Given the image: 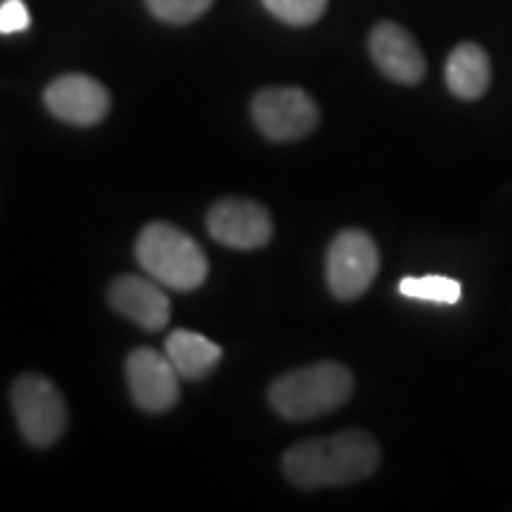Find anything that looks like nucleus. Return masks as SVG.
I'll return each instance as SVG.
<instances>
[{
    "label": "nucleus",
    "mask_w": 512,
    "mask_h": 512,
    "mask_svg": "<svg viewBox=\"0 0 512 512\" xmlns=\"http://www.w3.org/2000/svg\"><path fill=\"white\" fill-rule=\"evenodd\" d=\"M380 460L382 451L373 434L344 430L294 444L283 456V470L299 489H323L373 477Z\"/></svg>",
    "instance_id": "nucleus-1"
},
{
    "label": "nucleus",
    "mask_w": 512,
    "mask_h": 512,
    "mask_svg": "<svg viewBox=\"0 0 512 512\" xmlns=\"http://www.w3.org/2000/svg\"><path fill=\"white\" fill-rule=\"evenodd\" d=\"M354 392V375L335 361L290 370L268 389V401L285 420L302 422L337 411Z\"/></svg>",
    "instance_id": "nucleus-2"
},
{
    "label": "nucleus",
    "mask_w": 512,
    "mask_h": 512,
    "mask_svg": "<svg viewBox=\"0 0 512 512\" xmlns=\"http://www.w3.org/2000/svg\"><path fill=\"white\" fill-rule=\"evenodd\" d=\"M136 256L147 275L176 292L197 290L209 275L204 249L181 228L164 221H155L140 230Z\"/></svg>",
    "instance_id": "nucleus-3"
},
{
    "label": "nucleus",
    "mask_w": 512,
    "mask_h": 512,
    "mask_svg": "<svg viewBox=\"0 0 512 512\" xmlns=\"http://www.w3.org/2000/svg\"><path fill=\"white\" fill-rule=\"evenodd\" d=\"M10 399L19 432L31 446H53L67 430V403L48 377H17V382L12 384Z\"/></svg>",
    "instance_id": "nucleus-4"
},
{
    "label": "nucleus",
    "mask_w": 512,
    "mask_h": 512,
    "mask_svg": "<svg viewBox=\"0 0 512 512\" xmlns=\"http://www.w3.org/2000/svg\"><path fill=\"white\" fill-rule=\"evenodd\" d=\"M380 271V252L366 230L349 228L335 235L325 259V278L339 302L363 297Z\"/></svg>",
    "instance_id": "nucleus-5"
},
{
    "label": "nucleus",
    "mask_w": 512,
    "mask_h": 512,
    "mask_svg": "<svg viewBox=\"0 0 512 512\" xmlns=\"http://www.w3.org/2000/svg\"><path fill=\"white\" fill-rule=\"evenodd\" d=\"M252 119L268 140L292 143L316 131L320 110L304 88L273 86L254 95Z\"/></svg>",
    "instance_id": "nucleus-6"
},
{
    "label": "nucleus",
    "mask_w": 512,
    "mask_h": 512,
    "mask_svg": "<svg viewBox=\"0 0 512 512\" xmlns=\"http://www.w3.org/2000/svg\"><path fill=\"white\" fill-rule=\"evenodd\" d=\"M209 235L230 249H259L273 238V221L264 204L245 197L219 200L207 214Z\"/></svg>",
    "instance_id": "nucleus-7"
},
{
    "label": "nucleus",
    "mask_w": 512,
    "mask_h": 512,
    "mask_svg": "<svg viewBox=\"0 0 512 512\" xmlns=\"http://www.w3.org/2000/svg\"><path fill=\"white\" fill-rule=\"evenodd\" d=\"M48 112L64 124L95 126L110 114V91L88 74H64L50 81L43 93Z\"/></svg>",
    "instance_id": "nucleus-8"
},
{
    "label": "nucleus",
    "mask_w": 512,
    "mask_h": 512,
    "mask_svg": "<svg viewBox=\"0 0 512 512\" xmlns=\"http://www.w3.org/2000/svg\"><path fill=\"white\" fill-rule=\"evenodd\" d=\"M126 377L133 401L145 413H164L176 406L181 394V375L169 356L150 347H140L128 356Z\"/></svg>",
    "instance_id": "nucleus-9"
},
{
    "label": "nucleus",
    "mask_w": 512,
    "mask_h": 512,
    "mask_svg": "<svg viewBox=\"0 0 512 512\" xmlns=\"http://www.w3.org/2000/svg\"><path fill=\"white\" fill-rule=\"evenodd\" d=\"M368 53L373 57L375 67L389 81L401 83V86H418L425 79V55H422L418 41L401 24L377 22L370 29Z\"/></svg>",
    "instance_id": "nucleus-10"
},
{
    "label": "nucleus",
    "mask_w": 512,
    "mask_h": 512,
    "mask_svg": "<svg viewBox=\"0 0 512 512\" xmlns=\"http://www.w3.org/2000/svg\"><path fill=\"white\" fill-rule=\"evenodd\" d=\"M110 302L121 316L131 318L143 330L159 332L171 320V302L164 290L140 275H121L110 287Z\"/></svg>",
    "instance_id": "nucleus-11"
},
{
    "label": "nucleus",
    "mask_w": 512,
    "mask_h": 512,
    "mask_svg": "<svg viewBox=\"0 0 512 512\" xmlns=\"http://www.w3.org/2000/svg\"><path fill=\"white\" fill-rule=\"evenodd\" d=\"M446 86L460 100H479L491 86V60L479 43H460L446 57Z\"/></svg>",
    "instance_id": "nucleus-12"
},
{
    "label": "nucleus",
    "mask_w": 512,
    "mask_h": 512,
    "mask_svg": "<svg viewBox=\"0 0 512 512\" xmlns=\"http://www.w3.org/2000/svg\"><path fill=\"white\" fill-rule=\"evenodd\" d=\"M164 354L183 380H202L221 363L223 349L200 332L176 330L166 339Z\"/></svg>",
    "instance_id": "nucleus-13"
},
{
    "label": "nucleus",
    "mask_w": 512,
    "mask_h": 512,
    "mask_svg": "<svg viewBox=\"0 0 512 512\" xmlns=\"http://www.w3.org/2000/svg\"><path fill=\"white\" fill-rule=\"evenodd\" d=\"M399 292L403 297L420 299V302L458 304L463 287L458 280L446 278V275H425V278H403Z\"/></svg>",
    "instance_id": "nucleus-14"
},
{
    "label": "nucleus",
    "mask_w": 512,
    "mask_h": 512,
    "mask_svg": "<svg viewBox=\"0 0 512 512\" xmlns=\"http://www.w3.org/2000/svg\"><path fill=\"white\" fill-rule=\"evenodd\" d=\"M261 3L287 27H311L328 10V0H261Z\"/></svg>",
    "instance_id": "nucleus-15"
},
{
    "label": "nucleus",
    "mask_w": 512,
    "mask_h": 512,
    "mask_svg": "<svg viewBox=\"0 0 512 512\" xmlns=\"http://www.w3.org/2000/svg\"><path fill=\"white\" fill-rule=\"evenodd\" d=\"M145 5L159 22L190 24L207 15L214 0H145Z\"/></svg>",
    "instance_id": "nucleus-16"
},
{
    "label": "nucleus",
    "mask_w": 512,
    "mask_h": 512,
    "mask_svg": "<svg viewBox=\"0 0 512 512\" xmlns=\"http://www.w3.org/2000/svg\"><path fill=\"white\" fill-rule=\"evenodd\" d=\"M31 24V15L22 0H5L0 5V34H19L27 31Z\"/></svg>",
    "instance_id": "nucleus-17"
}]
</instances>
